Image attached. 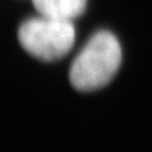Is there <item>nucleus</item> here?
Returning a JSON list of instances; mask_svg holds the SVG:
<instances>
[{
	"mask_svg": "<svg viewBox=\"0 0 152 152\" xmlns=\"http://www.w3.org/2000/svg\"><path fill=\"white\" fill-rule=\"evenodd\" d=\"M121 60V46L114 35L96 33L71 64L72 87L79 91H92L106 86L116 75Z\"/></svg>",
	"mask_w": 152,
	"mask_h": 152,
	"instance_id": "nucleus-1",
	"label": "nucleus"
},
{
	"mask_svg": "<svg viewBox=\"0 0 152 152\" xmlns=\"http://www.w3.org/2000/svg\"><path fill=\"white\" fill-rule=\"evenodd\" d=\"M76 37L71 20L41 16L29 18L18 29L22 46L34 58L42 61H56L66 55Z\"/></svg>",
	"mask_w": 152,
	"mask_h": 152,
	"instance_id": "nucleus-2",
	"label": "nucleus"
},
{
	"mask_svg": "<svg viewBox=\"0 0 152 152\" xmlns=\"http://www.w3.org/2000/svg\"><path fill=\"white\" fill-rule=\"evenodd\" d=\"M35 9L45 17L71 20L86 9L87 0H32Z\"/></svg>",
	"mask_w": 152,
	"mask_h": 152,
	"instance_id": "nucleus-3",
	"label": "nucleus"
}]
</instances>
